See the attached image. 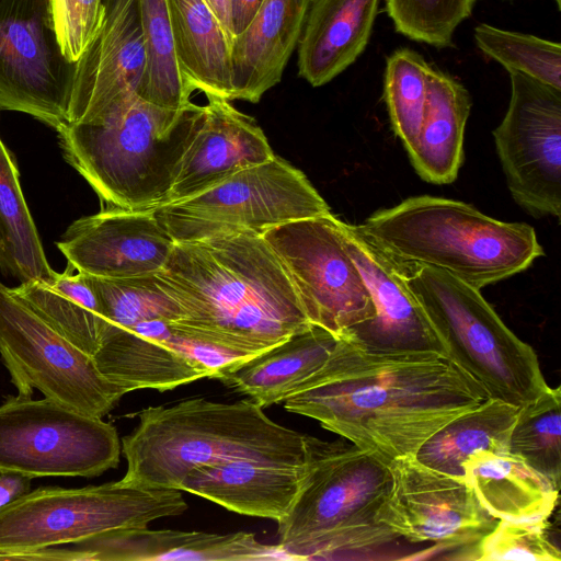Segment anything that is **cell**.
Listing matches in <instances>:
<instances>
[{"label":"cell","mask_w":561,"mask_h":561,"mask_svg":"<svg viewBox=\"0 0 561 561\" xmlns=\"http://www.w3.org/2000/svg\"><path fill=\"white\" fill-rule=\"evenodd\" d=\"M488 398L444 353L381 350L343 334L325 363L283 403L391 461L414 456L444 425Z\"/></svg>","instance_id":"1"},{"label":"cell","mask_w":561,"mask_h":561,"mask_svg":"<svg viewBox=\"0 0 561 561\" xmlns=\"http://www.w3.org/2000/svg\"><path fill=\"white\" fill-rule=\"evenodd\" d=\"M157 277L183 312L170 327L203 342L256 355L312 325L259 233L174 242Z\"/></svg>","instance_id":"2"},{"label":"cell","mask_w":561,"mask_h":561,"mask_svg":"<svg viewBox=\"0 0 561 561\" xmlns=\"http://www.w3.org/2000/svg\"><path fill=\"white\" fill-rule=\"evenodd\" d=\"M121 440L127 469L118 481L146 489H175L199 467L249 459L299 466L306 434L285 427L250 399L217 402L191 398L139 413Z\"/></svg>","instance_id":"3"},{"label":"cell","mask_w":561,"mask_h":561,"mask_svg":"<svg viewBox=\"0 0 561 561\" xmlns=\"http://www.w3.org/2000/svg\"><path fill=\"white\" fill-rule=\"evenodd\" d=\"M202 106H158L128 94L89 123L57 129L65 160L106 207L149 210L165 204Z\"/></svg>","instance_id":"4"},{"label":"cell","mask_w":561,"mask_h":561,"mask_svg":"<svg viewBox=\"0 0 561 561\" xmlns=\"http://www.w3.org/2000/svg\"><path fill=\"white\" fill-rule=\"evenodd\" d=\"M389 462L352 443L306 435L304 476L277 522L278 545L295 560H339L398 540L379 522L391 486Z\"/></svg>","instance_id":"5"},{"label":"cell","mask_w":561,"mask_h":561,"mask_svg":"<svg viewBox=\"0 0 561 561\" xmlns=\"http://www.w3.org/2000/svg\"><path fill=\"white\" fill-rule=\"evenodd\" d=\"M355 226L393 261L446 272L479 290L545 254L531 226L500 221L469 204L428 195L409 197Z\"/></svg>","instance_id":"6"},{"label":"cell","mask_w":561,"mask_h":561,"mask_svg":"<svg viewBox=\"0 0 561 561\" xmlns=\"http://www.w3.org/2000/svg\"><path fill=\"white\" fill-rule=\"evenodd\" d=\"M396 263L446 355L489 397L522 407L549 388L535 350L502 321L479 289L436 268Z\"/></svg>","instance_id":"7"},{"label":"cell","mask_w":561,"mask_h":561,"mask_svg":"<svg viewBox=\"0 0 561 561\" xmlns=\"http://www.w3.org/2000/svg\"><path fill=\"white\" fill-rule=\"evenodd\" d=\"M182 491L123 485L41 486L0 511V553L12 560H49L46 548L77 543L117 528L146 527L183 514Z\"/></svg>","instance_id":"8"},{"label":"cell","mask_w":561,"mask_h":561,"mask_svg":"<svg viewBox=\"0 0 561 561\" xmlns=\"http://www.w3.org/2000/svg\"><path fill=\"white\" fill-rule=\"evenodd\" d=\"M153 214L174 242L264 231L331 213L306 174L276 153Z\"/></svg>","instance_id":"9"},{"label":"cell","mask_w":561,"mask_h":561,"mask_svg":"<svg viewBox=\"0 0 561 561\" xmlns=\"http://www.w3.org/2000/svg\"><path fill=\"white\" fill-rule=\"evenodd\" d=\"M116 427L54 400L8 396L0 405V472L94 478L119 463Z\"/></svg>","instance_id":"10"},{"label":"cell","mask_w":561,"mask_h":561,"mask_svg":"<svg viewBox=\"0 0 561 561\" xmlns=\"http://www.w3.org/2000/svg\"><path fill=\"white\" fill-rule=\"evenodd\" d=\"M0 356L18 396L44 398L75 411L107 415L126 394L92 356L65 339L0 282Z\"/></svg>","instance_id":"11"},{"label":"cell","mask_w":561,"mask_h":561,"mask_svg":"<svg viewBox=\"0 0 561 561\" xmlns=\"http://www.w3.org/2000/svg\"><path fill=\"white\" fill-rule=\"evenodd\" d=\"M287 273L309 322L340 336L375 316L370 290L332 213L262 233Z\"/></svg>","instance_id":"12"},{"label":"cell","mask_w":561,"mask_h":561,"mask_svg":"<svg viewBox=\"0 0 561 561\" xmlns=\"http://www.w3.org/2000/svg\"><path fill=\"white\" fill-rule=\"evenodd\" d=\"M75 75L49 0H0V111L27 114L56 130L67 122Z\"/></svg>","instance_id":"13"},{"label":"cell","mask_w":561,"mask_h":561,"mask_svg":"<svg viewBox=\"0 0 561 561\" xmlns=\"http://www.w3.org/2000/svg\"><path fill=\"white\" fill-rule=\"evenodd\" d=\"M511 100L493 136L514 201L534 217L561 214V90L508 71Z\"/></svg>","instance_id":"14"},{"label":"cell","mask_w":561,"mask_h":561,"mask_svg":"<svg viewBox=\"0 0 561 561\" xmlns=\"http://www.w3.org/2000/svg\"><path fill=\"white\" fill-rule=\"evenodd\" d=\"M391 486L379 522L412 543L435 542L438 549L473 546L496 520L480 504L465 477L435 470L415 456L389 462Z\"/></svg>","instance_id":"15"},{"label":"cell","mask_w":561,"mask_h":561,"mask_svg":"<svg viewBox=\"0 0 561 561\" xmlns=\"http://www.w3.org/2000/svg\"><path fill=\"white\" fill-rule=\"evenodd\" d=\"M174 241L153 210L106 207L72 221L56 245L84 275L124 278L158 273Z\"/></svg>","instance_id":"16"},{"label":"cell","mask_w":561,"mask_h":561,"mask_svg":"<svg viewBox=\"0 0 561 561\" xmlns=\"http://www.w3.org/2000/svg\"><path fill=\"white\" fill-rule=\"evenodd\" d=\"M145 68L137 0H106L102 26L76 62L66 123H89L122 98L139 94Z\"/></svg>","instance_id":"17"},{"label":"cell","mask_w":561,"mask_h":561,"mask_svg":"<svg viewBox=\"0 0 561 561\" xmlns=\"http://www.w3.org/2000/svg\"><path fill=\"white\" fill-rule=\"evenodd\" d=\"M343 242L373 298L375 316L344 334L363 344L393 351L445 353L423 307L405 284L397 263L356 228L341 220ZM343 335V334H342Z\"/></svg>","instance_id":"18"},{"label":"cell","mask_w":561,"mask_h":561,"mask_svg":"<svg viewBox=\"0 0 561 561\" xmlns=\"http://www.w3.org/2000/svg\"><path fill=\"white\" fill-rule=\"evenodd\" d=\"M206 98L199 126L182 157L165 204L198 195L275 154L252 117L238 111L227 99Z\"/></svg>","instance_id":"19"},{"label":"cell","mask_w":561,"mask_h":561,"mask_svg":"<svg viewBox=\"0 0 561 561\" xmlns=\"http://www.w3.org/2000/svg\"><path fill=\"white\" fill-rule=\"evenodd\" d=\"M72 549L79 561L295 560L278 543H263L252 533L152 530L147 526L112 529L73 543Z\"/></svg>","instance_id":"20"},{"label":"cell","mask_w":561,"mask_h":561,"mask_svg":"<svg viewBox=\"0 0 561 561\" xmlns=\"http://www.w3.org/2000/svg\"><path fill=\"white\" fill-rule=\"evenodd\" d=\"M311 0H265L231 41V101L257 103L276 85L301 37Z\"/></svg>","instance_id":"21"},{"label":"cell","mask_w":561,"mask_h":561,"mask_svg":"<svg viewBox=\"0 0 561 561\" xmlns=\"http://www.w3.org/2000/svg\"><path fill=\"white\" fill-rule=\"evenodd\" d=\"M304 469L305 462L293 466L236 459L193 470L178 490L238 514L279 522L298 495Z\"/></svg>","instance_id":"22"},{"label":"cell","mask_w":561,"mask_h":561,"mask_svg":"<svg viewBox=\"0 0 561 561\" xmlns=\"http://www.w3.org/2000/svg\"><path fill=\"white\" fill-rule=\"evenodd\" d=\"M379 0H311L298 43V75L321 87L368 44Z\"/></svg>","instance_id":"23"},{"label":"cell","mask_w":561,"mask_h":561,"mask_svg":"<svg viewBox=\"0 0 561 561\" xmlns=\"http://www.w3.org/2000/svg\"><path fill=\"white\" fill-rule=\"evenodd\" d=\"M337 337L312 324L221 371L216 379L262 409L278 404L325 363Z\"/></svg>","instance_id":"24"},{"label":"cell","mask_w":561,"mask_h":561,"mask_svg":"<svg viewBox=\"0 0 561 561\" xmlns=\"http://www.w3.org/2000/svg\"><path fill=\"white\" fill-rule=\"evenodd\" d=\"M465 479L483 508L495 519L548 520L559 486L510 451H483L469 459Z\"/></svg>","instance_id":"25"},{"label":"cell","mask_w":561,"mask_h":561,"mask_svg":"<svg viewBox=\"0 0 561 561\" xmlns=\"http://www.w3.org/2000/svg\"><path fill=\"white\" fill-rule=\"evenodd\" d=\"M471 99L448 73L431 67L427 96L416 139L407 149L416 173L426 182L456 180L463 162V136Z\"/></svg>","instance_id":"26"},{"label":"cell","mask_w":561,"mask_h":561,"mask_svg":"<svg viewBox=\"0 0 561 561\" xmlns=\"http://www.w3.org/2000/svg\"><path fill=\"white\" fill-rule=\"evenodd\" d=\"M92 358L99 371L126 393L138 389L167 391L209 378L208 373L163 343L110 323Z\"/></svg>","instance_id":"27"},{"label":"cell","mask_w":561,"mask_h":561,"mask_svg":"<svg viewBox=\"0 0 561 561\" xmlns=\"http://www.w3.org/2000/svg\"><path fill=\"white\" fill-rule=\"evenodd\" d=\"M174 47L191 88L231 101V41L204 0H167Z\"/></svg>","instance_id":"28"},{"label":"cell","mask_w":561,"mask_h":561,"mask_svg":"<svg viewBox=\"0 0 561 561\" xmlns=\"http://www.w3.org/2000/svg\"><path fill=\"white\" fill-rule=\"evenodd\" d=\"M44 321L84 353L98 351L107 323L88 275L67 264L48 279H32L11 288Z\"/></svg>","instance_id":"29"},{"label":"cell","mask_w":561,"mask_h":561,"mask_svg":"<svg viewBox=\"0 0 561 561\" xmlns=\"http://www.w3.org/2000/svg\"><path fill=\"white\" fill-rule=\"evenodd\" d=\"M519 408L489 397L444 425L414 456L435 470L463 477L467 461L476 455L483 451H508Z\"/></svg>","instance_id":"30"},{"label":"cell","mask_w":561,"mask_h":561,"mask_svg":"<svg viewBox=\"0 0 561 561\" xmlns=\"http://www.w3.org/2000/svg\"><path fill=\"white\" fill-rule=\"evenodd\" d=\"M0 270L20 283L48 279L47 262L35 222L21 190L14 156L0 137Z\"/></svg>","instance_id":"31"},{"label":"cell","mask_w":561,"mask_h":561,"mask_svg":"<svg viewBox=\"0 0 561 561\" xmlns=\"http://www.w3.org/2000/svg\"><path fill=\"white\" fill-rule=\"evenodd\" d=\"M146 53L139 95L158 106L183 110L192 106L194 90L181 71L174 47L167 0H137Z\"/></svg>","instance_id":"32"},{"label":"cell","mask_w":561,"mask_h":561,"mask_svg":"<svg viewBox=\"0 0 561 561\" xmlns=\"http://www.w3.org/2000/svg\"><path fill=\"white\" fill-rule=\"evenodd\" d=\"M508 451L546 476L560 488L561 392L549 388L536 400L519 408Z\"/></svg>","instance_id":"33"},{"label":"cell","mask_w":561,"mask_h":561,"mask_svg":"<svg viewBox=\"0 0 561 561\" xmlns=\"http://www.w3.org/2000/svg\"><path fill=\"white\" fill-rule=\"evenodd\" d=\"M431 66L415 50L399 48L386 62L383 98L396 135L409 149L417 137L425 103Z\"/></svg>","instance_id":"34"},{"label":"cell","mask_w":561,"mask_h":561,"mask_svg":"<svg viewBox=\"0 0 561 561\" xmlns=\"http://www.w3.org/2000/svg\"><path fill=\"white\" fill-rule=\"evenodd\" d=\"M89 277L110 324L131 328L149 320L172 323L183 317L181 308L160 286L157 273L124 278Z\"/></svg>","instance_id":"35"},{"label":"cell","mask_w":561,"mask_h":561,"mask_svg":"<svg viewBox=\"0 0 561 561\" xmlns=\"http://www.w3.org/2000/svg\"><path fill=\"white\" fill-rule=\"evenodd\" d=\"M478 47L507 71H516L561 90V45L485 23L474 28Z\"/></svg>","instance_id":"36"},{"label":"cell","mask_w":561,"mask_h":561,"mask_svg":"<svg viewBox=\"0 0 561 561\" xmlns=\"http://www.w3.org/2000/svg\"><path fill=\"white\" fill-rule=\"evenodd\" d=\"M477 0H386L397 32L435 47L453 45L457 26L468 19Z\"/></svg>","instance_id":"37"},{"label":"cell","mask_w":561,"mask_h":561,"mask_svg":"<svg viewBox=\"0 0 561 561\" xmlns=\"http://www.w3.org/2000/svg\"><path fill=\"white\" fill-rule=\"evenodd\" d=\"M547 520L495 525L468 552V560L560 561L559 547L550 539Z\"/></svg>","instance_id":"38"},{"label":"cell","mask_w":561,"mask_h":561,"mask_svg":"<svg viewBox=\"0 0 561 561\" xmlns=\"http://www.w3.org/2000/svg\"><path fill=\"white\" fill-rule=\"evenodd\" d=\"M106 0H49L54 27L64 56L77 62L99 33Z\"/></svg>","instance_id":"39"},{"label":"cell","mask_w":561,"mask_h":561,"mask_svg":"<svg viewBox=\"0 0 561 561\" xmlns=\"http://www.w3.org/2000/svg\"><path fill=\"white\" fill-rule=\"evenodd\" d=\"M158 341L187 358L201 370L208 373L209 378L214 379L221 371L255 356L186 336L173 330L170 324Z\"/></svg>","instance_id":"40"},{"label":"cell","mask_w":561,"mask_h":561,"mask_svg":"<svg viewBox=\"0 0 561 561\" xmlns=\"http://www.w3.org/2000/svg\"><path fill=\"white\" fill-rule=\"evenodd\" d=\"M32 478L13 472H0V511L31 491Z\"/></svg>","instance_id":"41"},{"label":"cell","mask_w":561,"mask_h":561,"mask_svg":"<svg viewBox=\"0 0 561 561\" xmlns=\"http://www.w3.org/2000/svg\"><path fill=\"white\" fill-rule=\"evenodd\" d=\"M265 0H229L232 36L240 34L252 21Z\"/></svg>","instance_id":"42"},{"label":"cell","mask_w":561,"mask_h":561,"mask_svg":"<svg viewBox=\"0 0 561 561\" xmlns=\"http://www.w3.org/2000/svg\"><path fill=\"white\" fill-rule=\"evenodd\" d=\"M213 13L216 15L220 24L222 25L224 30L226 31L227 35L229 36L230 41H232V31H231V24H230V7H229V0H204Z\"/></svg>","instance_id":"43"},{"label":"cell","mask_w":561,"mask_h":561,"mask_svg":"<svg viewBox=\"0 0 561 561\" xmlns=\"http://www.w3.org/2000/svg\"><path fill=\"white\" fill-rule=\"evenodd\" d=\"M0 560L9 561V560H11V557L8 554H4V553H0Z\"/></svg>","instance_id":"44"},{"label":"cell","mask_w":561,"mask_h":561,"mask_svg":"<svg viewBox=\"0 0 561 561\" xmlns=\"http://www.w3.org/2000/svg\"><path fill=\"white\" fill-rule=\"evenodd\" d=\"M558 8H560V0H556Z\"/></svg>","instance_id":"45"}]
</instances>
